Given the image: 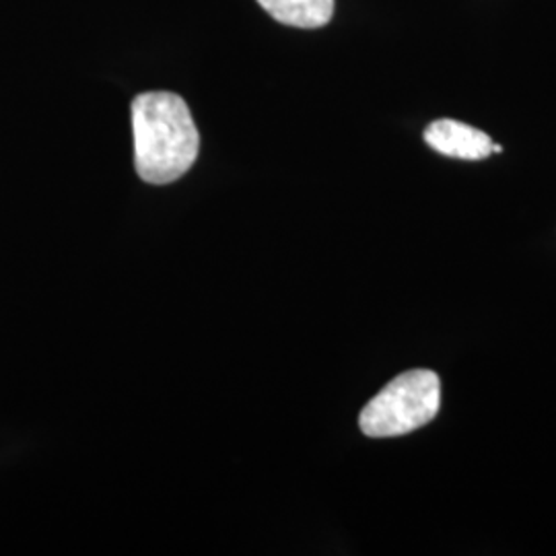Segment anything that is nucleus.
Wrapping results in <instances>:
<instances>
[{
	"label": "nucleus",
	"instance_id": "nucleus-2",
	"mask_svg": "<svg viewBox=\"0 0 556 556\" xmlns=\"http://www.w3.org/2000/svg\"><path fill=\"white\" fill-rule=\"evenodd\" d=\"M441 408V379L435 371L413 369L392 379L371 397L358 417L367 438H400L429 425Z\"/></svg>",
	"mask_w": 556,
	"mask_h": 556
},
{
	"label": "nucleus",
	"instance_id": "nucleus-4",
	"mask_svg": "<svg viewBox=\"0 0 556 556\" xmlns=\"http://www.w3.org/2000/svg\"><path fill=\"white\" fill-rule=\"evenodd\" d=\"M260 7L278 23L318 29L328 25L334 15V0H258Z\"/></svg>",
	"mask_w": 556,
	"mask_h": 556
},
{
	"label": "nucleus",
	"instance_id": "nucleus-5",
	"mask_svg": "<svg viewBox=\"0 0 556 556\" xmlns=\"http://www.w3.org/2000/svg\"><path fill=\"white\" fill-rule=\"evenodd\" d=\"M493 153H503V147H501V144H495V142H493Z\"/></svg>",
	"mask_w": 556,
	"mask_h": 556
},
{
	"label": "nucleus",
	"instance_id": "nucleus-3",
	"mask_svg": "<svg viewBox=\"0 0 556 556\" xmlns=\"http://www.w3.org/2000/svg\"><path fill=\"white\" fill-rule=\"evenodd\" d=\"M422 139L433 151L454 160L482 161L493 153V140L486 132L457 119L431 122Z\"/></svg>",
	"mask_w": 556,
	"mask_h": 556
},
{
	"label": "nucleus",
	"instance_id": "nucleus-1",
	"mask_svg": "<svg viewBox=\"0 0 556 556\" xmlns=\"http://www.w3.org/2000/svg\"><path fill=\"white\" fill-rule=\"evenodd\" d=\"M137 174L149 184H172L199 157V128L176 93L153 91L132 101Z\"/></svg>",
	"mask_w": 556,
	"mask_h": 556
}]
</instances>
